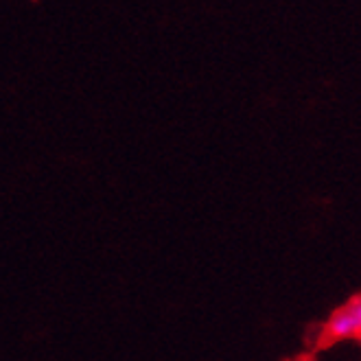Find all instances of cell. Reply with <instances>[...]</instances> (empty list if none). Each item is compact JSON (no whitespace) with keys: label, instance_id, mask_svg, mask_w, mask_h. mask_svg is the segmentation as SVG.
Returning a JSON list of instances; mask_svg holds the SVG:
<instances>
[{"label":"cell","instance_id":"obj_1","mask_svg":"<svg viewBox=\"0 0 361 361\" xmlns=\"http://www.w3.org/2000/svg\"><path fill=\"white\" fill-rule=\"evenodd\" d=\"M329 342H357L361 339V293L339 305L324 324Z\"/></svg>","mask_w":361,"mask_h":361}]
</instances>
